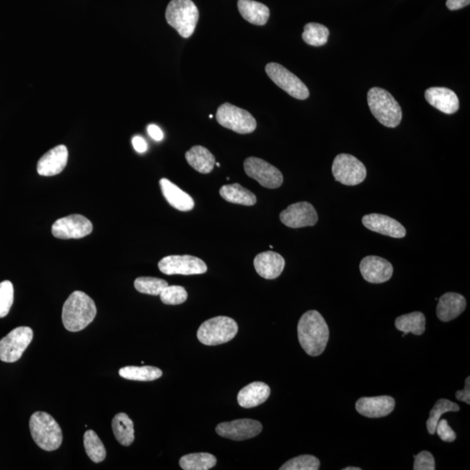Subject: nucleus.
<instances>
[{
  "label": "nucleus",
  "mask_w": 470,
  "mask_h": 470,
  "mask_svg": "<svg viewBox=\"0 0 470 470\" xmlns=\"http://www.w3.org/2000/svg\"><path fill=\"white\" fill-rule=\"evenodd\" d=\"M298 339L308 356H318L324 352L329 339V329L325 319L317 310H310L300 317Z\"/></svg>",
  "instance_id": "1"
},
{
  "label": "nucleus",
  "mask_w": 470,
  "mask_h": 470,
  "mask_svg": "<svg viewBox=\"0 0 470 470\" xmlns=\"http://www.w3.org/2000/svg\"><path fill=\"white\" fill-rule=\"evenodd\" d=\"M97 314L95 303L82 291H75L64 304L62 322L70 332H78L91 323Z\"/></svg>",
  "instance_id": "2"
},
{
  "label": "nucleus",
  "mask_w": 470,
  "mask_h": 470,
  "mask_svg": "<svg viewBox=\"0 0 470 470\" xmlns=\"http://www.w3.org/2000/svg\"><path fill=\"white\" fill-rule=\"evenodd\" d=\"M368 104L372 114L382 125L394 129L400 125L402 111L392 94L385 89L373 88L368 93Z\"/></svg>",
  "instance_id": "3"
},
{
  "label": "nucleus",
  "mask_w": 470,
  "mask_h": 470,
  "mask_svg": "<svg viewBox=\"0 0 470 470\" xmlns=\"http://www.w3.org/2000/svg\"><path fill=\"white\" fill-rule=\"evenodd\" d=\"M30 430L36 445L46 451L58 450L63 441L61 428L48 413L37 411L30 419Z\"/></svg>",
  "instance_id": "4"
},
{
  "label": "nucleus",
  "mask_w": 470,
  "mask_h": 470,
  "mask_svg": "<svg viewBox=\"0 0 470 470\" xmlns=\"http://www.w3.org/2000/svg\"><path fill=\"white\" fill-rule=\"evenodd\" d=\"M199 16L197 6L192 0H172L165 10V20L168 25L184 39L193 35Z\"/></svg>",
  "instance_id": "5"
},
{
  "label": "nucleus",
  "mask_w": 470,
  "mask_h": 470,
  "mask_svg": "<svg viewBox=\"0 0 470 470\" xmlns=\"http://www.w3.org/2000/svg\"><path fill=\"white\" fill-rule=\"evenodd\" d=\"M238 333V324L234 319L217 317L202 323L198 329V340L206 346H217L234 339Z\"/></svg>",
  "instance_id": "6"
},
{
  "label": "nucleus",
  "mask_w": 470,
  "mask_h": 470,
  "mask_svg": "<svg viewBox=\"0 0 470 470\" xmlns=\"http://www.w3.org/2000/svg\"><path fill=\"white\" fill-rule=\"evenodd\" d=\"M216 119L220 125L240 134L253 133L257 127V119L249 112L230 103H224L218 108Z\"/></svg>",
  "instance_id": "7"
},
{
  "label": "nucleus",
  "mask_w": 470,
  "mask_h": 470,
  "mask_svg": "<svg viewBox=\"0 0 470 470\" xmlns=\"http://www.w3.org/2000/svg\"><path fill=\"white\" fill-rule=\"evenodd\" d=\"M334 180L346 186H356L367 177V169L363 163L351 154H338L332 165Z\"/></svg>",
  "instance_id": "8"
},
{
  "label": "nucleus",
  "mask_w": 470,
  "mask_h": 470,
  "mask_svg": "<svg viewBox=\"0 0 470 470\" xmlns=\"http://www.w3.org/2000/svg\"><path fill=\"white\" fill-rule=\"evenodd\" d=\"M33 339V331L29 327H18L0 341V360L4 363H16L23 356Z\"/></svg>",
  "instance_id": "9"
},
{
  "label": "nucleus",
  "mask_w": 470,
  "mask_h": 470,
  "mask_svg": "<svg viewBox=\"0 0 470 470\" xmlns=\"http://www.w3.org/2000/svg\"><path fill=\"white\" fill-rule=\"evenodd\" d=\"M266 73L274 84L284 90L289 95L297 100H304L310 97L307 86L294 74L277 63H269L266 66Z\"/></svg>",
  "instance_id": "10"
},
{
  "label": "nucleus",
  "mask_w": 470,
  "mask_h": 470,
  "mask_svg": "<svg viewBox=\"0 0 470 470\" xmlns=\"http://www.w3.org/2000/svg\"><path fill=\"white\" fill-rule=\"evenodd\" d=\"M244 170L248 177L269 189H276L283 183V175L279 169L259 158H247L244 161Z\"/></svg>",
  "instance_id": "11"
},
{
  "label": "nucleus",
  "mask_w": 470,
  "mask_h": 470,
  "mask_svg": "<svg viewBox=\"0 0 470 470\" xmlns=\"http://www.w3.org/2000/svg\"><path fill=\"white\" fill-rule=\"evenodd\" d=\"M159 269L167 276H194V274H205L208 266L201 259L193 255H169L160 259Z\"/></svg>",
  "instance_id": "12"
},
{
  "label": "nucleus",
  "mask_w": 470,
  "mask_h": 470,
  "mask_svg": "<svg viewBox=\"0 0 470 470\" xmlns=\"http://www.w3.org/2000/svg\"><path fill=\"white\" fill-rule=\"evenodd\" d=\"M93 229V224L88 218L81 214H71L56 221L52 233L55 238L60 240L81 239L91 234Z\"/></svg>",
  "instance_id": "13"
},
{
  "label": "nucleus",
  "mask_w": 470,
  "mask_h": 470,
  "mask_svg": "<svg viewBox=\"0 0 470 470\" xmlns=\"http://www.w3.org/2000/svg\"><path fill=\"white\" fill-rule=\"evenodd\" d=\"M282 223L291 228L313 227L318 221V214L310 202H297L280 214Z\"/></svg>",
  "instance_id": "14"
},
{
  "label": "nucleus",
  "mask_w": 470,
  "mask_h": 470,
  "mask_svg": "<svg viewBox=\"0 0 470 470\" xmlns=\"http://www.w3.org/2000/svg\"><path fill=\"white\" fill-rule=\"evenodd\" d=\"M216 430L221 437L230 439L233 441H244L261 434L262 424L255 420L239 419L233 422L220 423Z\"/></svg>",
  "instance_id": "15"
},
{
  "label": "nucleus",
  "mask_w": 470,
  "mask_h": 470,
  "mask_svg": "<svg viewBox=\"0 0 470 470\" xmlns=\"http://www.w3.org/2000/svg\"><path fill=\"white\" fill-rule=\"evenodd\" d=\"M360 271L365 281L370 283L381 284L391 279L394 269L386 259L370 255L360 262Z\"/></svg>",
  "instance_id": "16"
},
{
  "label": "nucleus",
  "mask_w": 470,
  "mask_h": 470,
  "mask_svg": "<svg viewBox=\"0 0 470 470\" xmlns=\"http://www.w3.org/2000/svg\"><path fill=\"white\" fill-rule=\"evenodd\" d=\"M363 224L368 230L382 235L401 239L406 236V229L399 221L384 214L370 213L363 218Z\"/></svg>",
  "instance_id": "17"
},
{
  "label": "nucleus",
  "mask_w": 470,
  "mask_h": 470,
  "mask_svg": "<svg viewBox=\"0 0 470 470\" xmlns=\"http://www.w3.org/2000/svg\"><path fill=\"white\" fill-rule=\"evenodd\" d=\"M396 407V401L389 396L363 397L356 401L357 412L368 418H381L390 415Z\"/></svg>",
  "instance_id": "18"
},
{
  "label": "nucleus",
  "mask_w": 470,
  "mask_h": 470,
  "mask_svg": "<svg viewBox=\"0 0 470 470\" xmlns=\"http://www.w3.org/2000/svg\"><path fill=\"white\" fill-rule=\"evenodd\" d=\"M67 160H69V150L66 146H57L49 150L37 161V174L47 177L57 175L65 169Z\"/></svg>",
  "instance_id": "19"
},
{
  "label": "nucleus",
  "mask_w": 470,
  "mask_h": 470,
  "mask_svg": "<svg viewBox=\"0 0 470 470\" xmlns=\"http://www.w3.org/2000/svg\"><path fill=\"white\" fill-rule=\"evenodd\" d=\"M285 259L273 251L263 252L255 257L254 266L259 276L266 280L279 277L285 268Z\"/></svg>",
  "instance_id": "20"
},
{
  "label": "nucleus",
  "mask_w": 470,
  "mask_h": 470,
  "mask_svg": "<svg viewBox=\"0 0 470 470\" xmlns=\"http://www.w3.org/2000/svg\"><path fill=\"white\" fill-rule=\"evenodd\" d=\"M425 99L439 111L453 114L459 109V99L456 93L446 88H430L425 92Z\"/></svg>",
  "instance_id": "21"
},
{
  "label": "nucleus",
  "mask_w": 470,
  "mask_h": 470,
  "mask_svg": "<svg viewBox=\"0 0 470 470\" xmlns=\"http://www.w3.org/2000/svg\"><path fill=\"white\" fill-rule=\"evenodd\" d=\"M467 307L465 297L457 293L449 292L439 299L436 315L440 321L449 322L462 314Z\"/></svg>",
  "instance_id": "22"
},
{
  "label": "nucleus",
  "mask_w": 470,
  "mask_h": 470,
  "mask_svg": "<svg viewBox=\"0 0 470 470\" xmlns=\"http://www.w3.org/2000/svg\"><path fill=\"white\" fill-rule=\"evenodd\" d=\"M160 186L163 196L172 208L182 212H188L194 209L195 205L194 199L170 180L161 179Z\"/></svg>",
  "instance_id": "23"
},
{
  "label": "nucleus",
  "mask_w": 470,
  "mask_h": 470,
  "mask_svg": "<svg viewBox=\"0 0 470 470\" xmlns=\"http://www.w3.org/2000/svg\"><path fill=\"white\" fill-rule=\"evenodd\" d=\"M271 390L269 385L262 382L250 383L240 391L237 401L240 407L252 409L264 404L270 396Z\"/></svg>",
  "instance_id": "24"
},
{
  "label": "nucleus",
  "mask_w": 470,
  "mask_h": 470,
  "mask_svg": "<svg viewBox=\"0 0 470 470\" xmlns=\"http://www.w3.org/2000/svg\"><path fill=\"white\" fill-rule=\"evenodd\" d=\"M186 160L192 168L201 174L208 175L216 165V157L208 148L202 146H194L186 153Z\"/></svg>",
  "instance_id": "25"
},
{
  "label": "nucleus",
  "mask_w": 470,
  "mask_h": 470,
  "mask_svg": "<svg viewBox=\"0 0 470 470\" xmlns=\"http://www.w3.org/2000/svg\"><path fill=\"white\" fill-rule=\"evenodd\" d=\"M238 9L244 20L257 25H264L270 16L269 7L254 0H239Z\"/></svg>",
  "instance_id": "26"
},
{
  "label": "nucleus",
  "mask_w": 470,
  "mask_h": 470,
  "mask_svg": "<svg viewBox=\"0 0 470 470\" xmlns=\"http://www.w3.org/2000/svg\"><path fill=\"white\" fill-rule=\"evenodd\" d=\"M220 194L225 201L234 204L250 206L257 204V195L238 183L221 187Z\"/></svg>",
  "instance_id": "27"
},
{
  "label": "nucleus",
  "mask_w": 470,
  "mask_h": 470,
  "mask_svg": "<svg viewBox=\"0 0 470 470\" xmlns=\"http://www.w3.org/2000/svg\"><path fill=\"white\" fill-rule=\"evenodd\" d=\"M112 431L120 445L130 446L134 441L133 421L125 413H119L112 419Z\"/></svg>",
  "instance_id": "28"
},
{
  "label": "nucleus",
  "mask_w": 470,
  "mask_h": 470,
  "mask_svg": "<svg viewBox=\"0 0 470 470\" xmlns=\"http://www.w3.org/2000/svg\"><path fill=\"white\" fill-rule=\"evenodd\" d=\"M396 327L398 330L404 334V336L409 333H412L416 336H422L426 330V318L422 312H413V313L397 317Z\"/></svg>",
  "instance_id": "29"
},
{
  "label": "nucleus",
  "mask_w": 470,
  "mask_h": 470,
  "mask_svg": "<svg viewBox=\"0 0 470 470\" xmlns=\"http://www.w3.org/2000/svg\"><path fill=\"white\" fill-rule=\"evenodd\" d=\"M119 374L122 378L136 382H152L163 376L160 368L151 366H127L120 368Z\"/></svg>",
  "instance_id": "30"
},
{
  "label": "nucleus",
  "mask_w": 470,
  "mask_h": 470,
  "mask_svg": "<svg viewBox=\"0 0 470 470\" xmlns=\"http://www.w3.org/2000/svg\"><path fill=\"white\" fill-rule=\"evenodd\" d=\"M216 462V457L209 453H193L180 459V466L184 470H208Z\"/></svg>",
  "instance_id": "31"
},
{
  "label": "nucleus",
  "mask_w": 470,
  "mask_h": 470,
  "mask_svg": "<svg viewBox=\"0 0 470 470\" xmlns=\"http://www.w3.org/2000/svg\"><path fill=\"white\" fill-rule=\"evenodd\" d=\"M84 446L86 454L93 462L99 464L107 457V450L99 436L93 430H88L84 435Z\"/></svg>",
  "instance_id": "32"
},
{
  "label": "nucleus",
  "mask_w": 470,
  "mask_h": 470,
  "mask_svg": "<svg viewBox=\"0 0 470 470\" xmlns=\"http://www.w3.org/2000/svg\"><path fill=\"white\" fill-rule=\"evenodd\" d=\"M329 30L318 23H308L304 26L302 40L313 47H322L328 42Z\"/></svg>",
  "instance_id": "33"
},
{
  "label": "nucleus",
  "mask_w": 470,
  "mask_h": 470,
  "mask_svg": "<svg viewBox=\"0 0 470 470\" xmlns=\"http://www.w3.org/2000/svg\"><path fill=\"white\" fill-rule=\"evenodd\" d=\"M460 411V407L454 402L447 399H440L436 401L434 408L431 409L430 418L427 421V428L430 435L435 434V428L443 413L447 412Z\"/></svg>",
  "instance_id": "34"
},
{
  "label": "nucleus",
  "mask_w": 470,
  "mask_h": 470,
  "mask_svg": "<svg viewBox=\"0 0 470 470\" xmlns=\"http://www.w3.org/2000/svg\"><path fill=\"white\" fill-rule=\"evenodd\" d=\"M167 281L159 278L139 277L134 281V288L141 294L160 295L165 288H167Z\"/></svg>",
  "instance_id": "35"
},
{
  "label": "nucleus",
  "mask_w": 470,
  "mask_h": 470,
  "mask_svg": "<svg viewBox=\"0 0 470 470\" xmlns=\"http://www.w3.org/2000/svg\"><path fill=\"white\" fill-rule=\"evenodd\" d=\"M319 461L317 457L310 454H303L286 462L280 468L281 470H318Z\"/></svg>",
  "instance_id": "36"
},
{
  "label": "nucleus",
  "mask_w": 470,
  "mask_h": 470,
  "mask_svg": "<svg viewBox=\"0 0 470 470\" xmlns=\"http://www.w3.org/2000/svg\"><path fill=\"white\" fill-rule=\"evenodd\" d=\"M160 300L165 305H180L187 300V292L182 286H168L160 293Z\"/></svg>",
  "instance_id": "37"
},
{
  "label": "nucleus",
  "mask_w": 470,
  "mask_h": 470,
  "mask_svg": "<svg viewBox=\"0 0 470 470\" xmlns=\"http://www.w3.org/2000/svg\"><path fill=\"white\" fill-rule=\"evenodd\" d=\"M14 300V288L12 282H0V318L6 317L9 314Z\"/></svg>",
  "instance_id": "38"
},
{
  "label": "nucleus",
  "mask_w": 470,
  "mask_h": 470,
  "mask_svg": "<svg viewBox=\"0 0 470 470\" xmlns=\"http://www.w3.org/2000/svg\"><path fill=\"white\" fill-rule=\"evenodd\" d=\"M415 457L413 469L415 470H435V462L434 457L428 451H422Z\"/></svg>",
  "instance_id": "39"
},
{
  "label": "nucleus",
  "mask_w": 470,
  "mask_h": 470,
  "mask_svg": "<svg viewBox=\"0 0 470 470\" xmlns=\"http://www.w3.org/2000/svg\"><path fill=\"white\" fill-rule=\"evenodd\" d=\"M435 433H437L439 437L441 438L443 442H452L456 441L457 439V434L454 433L452 428L450 427L446 419H440L437 425H436Z\"/></svg>",
  "instance_id": "40"
},
{
  "label": "nucleus",
  "mask_w": 470,
  "mask_h": 470,
  "mask_svg": "<svg viewBox=\"0 0 470 470\" xmlns=\"http://www.w3.org/2000/svg\"><path fill=\"white\" fill-rule=\"evenodd\" d=\"M456 397L458 401H464L469 405L470 404V377L466 379L464 389L458 390L456 393Z\"/></svg>",
  "instance_id": "41"
},
{
  "label": "nucleus",
  "mask_w": 470,
  "mask_h": 470,
  "mask_svg": "<svg viewBox=\"0 0 470 470\" xmlns=\"http://www.w3.org/2000/svg\"><path fill=\"white\" fill-rule=\"evenodd\" d=\"M470 0H447L446 6L451 11L464 8L469 5Z\"/></svg>",
  "instance_id": "42"
},
{
  "label": "nucleus",
  "mask_w": 470,
  "mask_h": 470,
  "mask_svg": "<svg viewBox=\"0 0 470 470\" xmlns=\"http://www.w3.org/2000/svg\"><path fill=\"white\" fill-rule=\"evenodd\" d=\"M148 131L150 136H151L154 141H163L164 134L159 127H157L156 125H150L148 127Z\"/></svg>",
  "instance_id": "43"
},
{
  "label": "nucleus",
  "mask_w": 470,
  "mask_h": 470,
  "mask_svg": "<svg viewBox=\"0 0 470 470\" xmlns=\"http://www.w3.org/2000/svg\"><path fill=\"white\" fill-rule=\"evenodd\" d=\"M131 142H133L134 148L138 153H145L148 149L146 141L140 136H135Z\"/></svg>",
  "instance_id": "44"
},
{
  "label": "nucleus",
  "mask_w": 470,
  "mask_h": 470,
  "mask_svg": "<svg viewBox=\"0 0 470 470\" xmlns=\"http://www.w3.org/2000/svg\"><path fill=\"white\" fill-rule=\"evenodd\" d=\"M360 469H362L356 468V467H348V468L343 469V470H360Z\"/></svg>",
  "instance_id": "45"
},
{
  "label": "nucleus",
  "mask_w": 470,
  "mask_h": 470,
  "mask_svg": "<svg viewBox=\"0 0 470 470\" xmlns=\"http://www.w3.org/2000/svg\"><path fill=\"white\" fill-rule=\"evenodd\" d=\"M216 165H217V167H219V168L221 167L220 163H216Z\"/></svg>",
  "instance_id": "46"
},
{
  "label": "nucleus",
  "mask_w": 470,
  "mask_h": 470,
  "mask_svg": "<svg viewBox=\"0 0 470 470\" xmlns=\"http://www.w3.org/2000/svg\"><path fill=\"white\" fill-rule=\"evenodd\" d=\"M209 118H210V119H212V118H213V115H212V114H210V115H209Z\"/></svg>",
  "instance_id": "47"
}]
</instances>
